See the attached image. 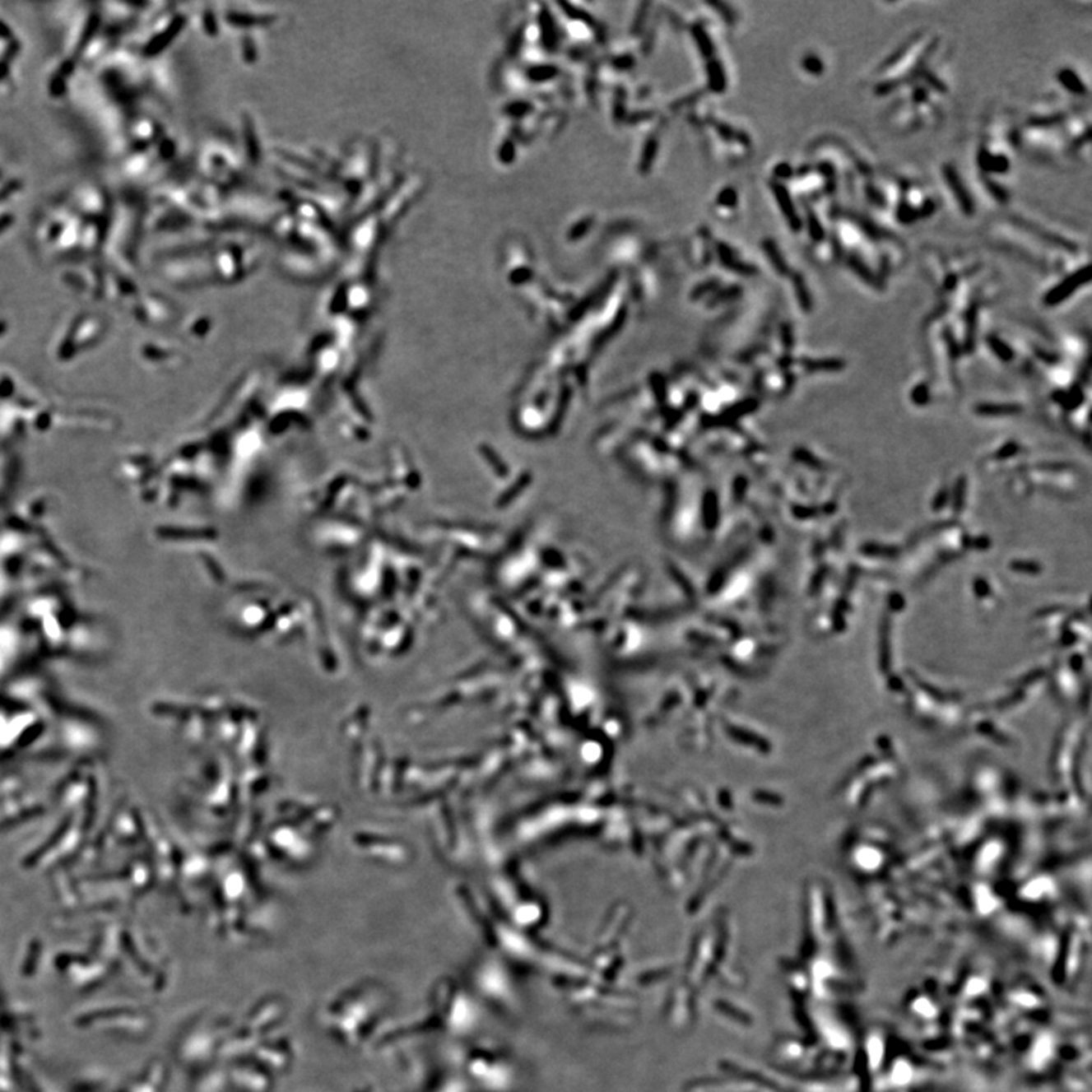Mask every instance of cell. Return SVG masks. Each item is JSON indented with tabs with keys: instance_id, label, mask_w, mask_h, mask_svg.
I'll use <instances>...</instances> for the list:
<instances>
[{
	"instance_id": "1",
	"label": "cell",
	"mask_w": 1092,
	"mask_h": 1092,
	"mask_svg": "<svg viewBox=\"0 0 1092 1092\" xmlns=\"http://www.w3.org/2000/svg\"><path fill=\"white\" fill-rule=\"evenodd\" d=\"M1090 282V266L1085 264L1080 269L1074 271L1071 275L1063 278L1059 284L1052 287L1048 293L1044 296V304L1047 307H1054L1062 304L1063 300H1068L1073 296L1074 291L1080 289L1083 284Z\"/></svg>"
},
{
	"instance_id": "2",
	"label": "cell",
	"mask_w": 1092,
	"mask_h": 1092,
	"mask_svg": "<svg viewBox=\"0 0 1092 1092\" xmlns=\"http://www.w3.org/2000/svg\"><path fill=\"white\" fill-rule=\"evenodd\" d=\"M942 176L947 183L950 192L953 193L956 202L959 203L962 213L973 216L976 211V205H974L971 194L968 193L967 187L964 184L960 174H957L956 169L951 165H944Z\"/></svg>"
},
{
	"instance_id": "3",
	"label": "cell",
	"mask_w": 1092,
	"mask_h": 1092,
	"mask_svg": "<svg viewBox=\"0 0 1092 1092\" xmlns=\"http://www.w3.org/2000/svg\"><path fill=\"white\" fill-rule=\"evenodd\" d=\"M1057 79H1059V82L1062 84L1065 90H1068L1070 93H1073L1076 96H1083V95L1088 93L1082 79L1074 72L1073 68L1065 67L1059 70Z\"/></svg>"
},
{
	"instance_id": "4",
	"label": "cell",
	"mask_w": 1092,
	"mask_h": 1092,
	"mask_svg": "<svg viewBox=\"0 0 1092 1092\" xmlns=\"http://www.w3.org/2000/svg\"><path fill=\"white\" fill-rule=\"evenodd\" d=\"M775 196H777V199L782 203V210H783V213L786 214V217H788L789 223L792 225L793 230L798 231L802 226V219H800V216L797 213V210H795V207H793V202L791 201L789 194L784 190L783 187L777 185V187H775Z\"/></svg>"
},
{
	"instance_id": "5",
	"label": "cell",
	"mask_w": 1092,
	"mask_h": 1092,
	"mask_svg": "<svg viewBox=\"0 0 1092 1092\" xmlns=\"http://www.w3.org/2000/svg\"><path fill=\"white\" fill-rule=\"evenodd\" d=\"M1023 408L1016 404H980L976 407V413L980 416H1014L1018 415Z\"/></svg>"
},
{
	"instance_id": "6",
	"label": "cell",
	"mask_w": 1092,
	"mask_h": 1092,
	"mask_svg": "<svg viewBox=\"0 0 1092 1092\" xmlns=\"http://www.w3.org/2000/svg\"><path fill=\"white\" fill-rule=\"evenodd\" d=\"M848 266H850L851 271L854 272L857 276H861L862 280L865 281V282H868L871 286H879V280L876 278V275H874V273L871 272L870 267H868L865 263L862 262L861 258H857L856 255H850V257H848Z\"/></svg>"
},
{
	"instance_id": "7",
	"label": "cell",
	"mask_w": 1092,
	"mask_h": 1092,
	"mask_svg": "<svg viewBox=\"0 0 1092 1092\" xmlns=\"http://www.w3.org/2000/svg\"><path fill=\"white\" fill-rule=\"evenodd\" d=\"M795 290H797L798 300L802 302L800 305H802V309H812V298H811V293L807 290L806 282H804V278H802V276H797V278H795Z\"/></svg>"
},
{
	"instance_id": "8",
	"label": "cell",
	"mask_w": 1092,
	"mask_h": 1092,
	"mask_svg": "<svg viewBox=\"0 0 1092 1092\" xmlns=\"http://www.w3.org/2000/svg\"><path fill=\"white\" fill-rule=\"evenodd\" d=\"M807 225H809V234L815 242H822L825 239V232L822 228V223L818 216L815 213H809L807 216Z\"/></svg>"
},
{
	"instance_id": "9",
	"label": "cell",
	"mask_w": 1092,
	"mask_h": 1092,
	"mask_svg": "<svg viewBox=\"0 0 1092 1092\" xmlns=\"http://www.w3.org/2000/svg\"><path fill=\"white\" fill-rule=\"evenodd\" d=\"M1011 566H1012V569L1016 570V572H1023V574H1039V570H1041V566L1034 561H1014Z\"/></svg>"
},
{
	"instance_id": "10",
	"label": "cell",
	"mask_w": 1092,
	"mask_h": 1092,
	"mask_svg": "<svg viewBox=\"0 0 1092 1092\" xmlns=\"http://www.w3.org/2000/svg\"><path fill=\"white\" fill-rule=\"evenodd\" d=\"M804 68H806L809 73H812V75H821V72L824 70V64H822L821 59L818 58L816 55H811V57H807V58L804 59Z\"/></svg>"
},
{
	"instance_id": "11",
	"label": "cell",
	"mask_w": 1092,
	"mask_h": 1092,
	"mask_svg": "<svg viewBox=\"0 0 1092 1092\" xmlns=\"http://www.w3.org/2000/svg\"><path fill=\"white\" fill-rule=\"evenodd\" d=\"M989 345H991V348L994 349L1000 357L1012 358V351H1011V348H1009L1006 343H1003L1001 340L997 339V337H991V339H989Z\"/></svg>"
}]
</instances>
